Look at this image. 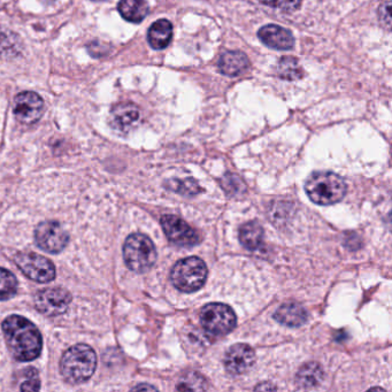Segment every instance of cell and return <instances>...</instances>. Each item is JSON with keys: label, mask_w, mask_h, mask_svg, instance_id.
<instances>
[{"label": "cell", "mask_w": 392, "mask_h": 392, "mask_svg": "<svg viewBox=\"0 0 392 392\" xmlns=\"http://www.w3.org/2000/svg\"><path fill=\"white\" fill-rule=\"evenodd\" d=\"M206 264L198 257L179 260L173 268L170 279L176 289L183 293H195L202 289L207 280Z\"/></svg>", "instance_id": "5b68a950"}, {"label": "cell", "mask_w": 392, "mask_h": 392, "mask_svg": "<svg viewBox=\"0 0 392 392\" xmlns=\"http://www.w3.org/2000/svg\"><path fill=\"white\" fill-rule=\"evenodd\" d=\"M5 341L10 355L19 362H31L41 355L43 340L32 322L26 317L10 315L3 322Z\"/></svg>", "instance_id": "6da1fadb"}, {"label": "cell", "mask_w": 392, "mask_h": 392, "mask_svg": "<svg viewBox=\"0 0 392 392\" xmlns=\"http://www.w3.org/2000/svg\"><path fill=\"white\" fill-rule=\"evenodd\" d=\"M277 72L281 79L286 81H296L303 77L304 72L298 60L291 57H284L281 59L277 67Z\"/></svg>", "instance_id": "44dd1931"}, {"label": "cell", "mask_w": 392, "mask_h": 392, "mask_svg": "<svg viewBox=\"0 0 392 392\" xmlns=\"http://www.w3.org/2000/svg\"><path fill=\"white\" fill-rule=\"evenodd\" d=\"M250 62L246 55L241 51H228L221 55L219 70L228 76H238L248 69Z\"/></svg>", "instance_id": "9a60e30c"}, {"label": "cell", "mask_w": 392, "mask_h": 392, "mask_svg": "<svg viewBox=\"0 0 392 392\" xmlns=\"http://www.w3.org/2000/svg\"><path fill=\"white\" fill-rule=\"evenodd\" d=\"M157 248L153 242L141 234H133L124 245V258L128 268L135 273H146L157 262Z\"/></svg>", "instance_id": "277c9868"}, {"label": "cell", "mask_w": 392, "mask_h": 392, "mask_svg": "<svg viewBox=\"0 0 392 392\" xmlns=\"http://www.w3.org/2000/svg\"><path fill=\"white\" fill-rule=\"evenodd\" d=\"M35 238L38 246L48 253H59L68 243V235L63 228L53 221H45L35 231Z\"/></svg>", "instance_id": "9c48e42d"}, {"label": "cell", "mask_w": 392, "mask_h": 392, "mask_svg": "<svg viewBox=\"0 0 392 392\" xmlns=\"http://www.w3.org/2000/svg\"><path fill=\"white\" fill-rule=\"evenodd\" d=\"M322 380H324V371L320 365H317L315 362L304 365L297 373V384L304 389L315 388L322 382Z\"/></svg>", "instance_id": "d6986e66"}, {"label": "cell", "mask_w": 392, "mask_h": 392, "mask_svg": "<svg viewBox=\"0 0 392 392\" xmlns=\"http://www.w3.org/2000/svg\"><path fill=\"white\" fill-rule=\"evenodd\" d=\"M14 115L24 124L37 122L44 112V101L37 93L27 91L17 95L14 99Z\"/></svg>", "instance_id": "8fae6325"}, {"label": "cell", "mask_w": 392, "mask_h": 392, "mask_svg": "<svg viewBox=\"0 0 392 392\" xmlns=\"http://www.w3.org/2000/svg\"><path fill=\"white\" fill-rule=\"evenodd\" d=\"M239 241L248 250L255 251L260 248L264 241V229L257 221H250L243 224L239 231Z\"/></svg>", "instance_id": "ffe728a7"}, {"label": "cell", "mask_w": 392, "mask_h": 392, "mask_svg": "<svg viewBox=\"0 0 392 392\" xmlns=\"http://www.w3.org/2000/svg\"><path fill=\"white\" fill-rule=\"evenodd\" d=\"M170 184H173V191L181 193L183 196H195L197 193H199L200 186L195 179H174Z\"/></svg>", "instance_id": "603a6c76"}, {"label": "cell", "mask_w": 392, "mask_h": 392, "mask_svg": "<svg viewBox=\"0 0 392 392\" xmlns=\"http://www.w3.org/2000/svg\"><path fill=\"white\" fill-rule=\"evenodd\" d=\"M17 291V277L7 269L0 267V300H8Z\"/></svg>", "instance_id": "7402d4cb"}, {"label": "cell", "mask_w": 392, "mask_h": 392, "mask_svg": "<svg viewBox=\"0 0 392 392\" xmlns=\"http://www.w3.org/2000/svg\"><path fill=\"white\" fill-rule=\"evenodd\" d=\"M173 26L168 20H158L148 29V44L155 50H162L172 41Z\"/></svg>", "instance_id": "e0dca14e"}, {"label": "cell", "mask_w": 392, "mask_h": 392, "mask_svg": "<svg viewBox=\"0 0 392 392\" xmlns=\"http://www.w3.org/2000/svg\"><path fill=\"white\" fill-rule=\"evenodd\" d=\"M197 383L205 382L203 381V378L200 375H191L186 376V379H183L177 386V390H182V391H193V390H205L207 386H202V384H197Z\"/></svg>", "instance_id": "d4e9b609"}, {"label": "cell", "mask_w": 392, "mask_h": 392, "mask_svg": "<svg viewBox=\"0 0 392 392\" xmlns=\"http://www.w3.org/2000/svg\"><path fill=\"white\" fill-rule=\"evenodd\" d=\"M258 36L266 46L280 51L291 50L295 45L293 34L286 30V28L280 27L276 24H268L262 27L259 30Z\"/></svg>", "instance_id": "4fadbf2b"}, {"label": "cell", "mask_w": 392, "mask_h": 392, "mask_svg": "<svg viewBox=\"0 0 392 392\" xmlns=\"http://www.w3.org/2000/svg\"><path fill=\"white\" fill-rule=\"evenodd\" d=\"M72 302V296L62 288H48L39 290L35 296V305L41 314L57 317L65 313Z\"/></svg>", "instance_id": "ba28073f"}, {"label": "cell", "mask_w": 392, "mask_h": 392, "mask_svg": "<svg viewBox=\"0 0 392 392\" xmlns=\"http://www.w3.org/2000/svg\"><path fill=\"white\" fill-rule=\"evenodd\" d=\"M274 317L277 322L288 327H300L306 322L308 314L303 305L291 302L280 306Z\"/></svg>", "instance_id": "5bb4252c"}, {"label": "cell", "mask_w": 392, "mask_h": 392, "mask_svg": "<svg viewBox=\"0 0 392 392\" xmlns=\"http://www.w3.org/2000/svg\"><path fill=\"white\" fill-rule=\"evenodd\" d=\"M162 229L169 241L179 246H195L200 242L198 231L190 227L186 221L175 215H164L161 217Z\"/></svg>", "instance_id": "30bf717a"}, {"label": "cell", "mask_w": 392, "mask_h": 392, "mask_svg": "<svg viewBox=\"0 0 392 392\" xmlns=\"http://www.w3.org/2000/svg\"><path fill=\"white\" fill-rule=\"evenodd\" d=\"M134 390H155V388L151 386H136Z\"/></svg>", "instance_id": "4316f807"}, {"label": "cell", "mask_w": 392, "mask_h": 392, "mask_svg": "<svg viewBox=\"0 0 392 392\" xmlns=\"http://www.w3.org/2000/svg\"><path fill=\"white\" fill-rule=\"evenodd\" d=\"M200 322L208 334L224 336L234 331L237 320L231 307L224 304L212 303L203 307Z\"/></svg>", "instance_id": "8992f818"}, {"label": "cell", "mask_w": 392, "mask_h": 392, "mask_svg": "<svg viewBox=\"0 0 392 392\" xmlns=\"http://www.w3.org/2000/svg\"><path fill=\"white\" fill-rule=\"evenodd\" d=\"M255 351L246 344H235L224 357V367L231 375H241L248 372L255 364Z\"/></svg>", "instance_id": "7c38bea8"}, {"label": "cell", "mask_w": 392, "mask_h": 392, "mask_svg": "<svg viewBox=\"0 0 392 392\" xmlns=\"http://www.w3.org/2000/svg\"><path fill=\"white\" fill-rule=\"evenodd\" d=\"M15 264L21 272L32 281L48 283L55 280V265L45 257L35 253H21L15 257Z\"/></svg>", "instance_id": "52a82bcc"}, {"label": "cell", "mask_w": 392, "mask_h": 392, "mask_svg": "<svg viewBox=\"0 0 392 392\" xmlns=\"http://www.w3.org/2000/svg\"><path fill=\"white\" fill-rule=\"evenodd\" d=\"M139 119V110L134 104H119L112 110V124L119 130H128Z\"/></svg>", "instance_id": "2e32d148"}, {"label": "cell", "mask_w": 392, "mask_h": 392, "mask_svg": "<svg viewBox=\"0 0 392 392\" xmlns=\"http://www.w3.org/2000/svg\"><path fill=\"white\" fill-rule=\"evenodd\" d=\"M117 10L124 20L139 23L148 17V5L145 0H121Z\"/></svg>", "instance_id": "ac0fdd59"}, {"label": "cell", "mask_w": 392, "mask_h": 392, "mask_svg": "<svg viewBox=\"0 0 392 392\" xmlns=\"http://www.w3.org/2000/svg\"><path fill=\"white\" fill-rule=\"evenodd\" d=\"M305 191L317 205H334L346 193V184L341 176L331 172H315L307 179Z\"/></svg>", "instance_id": "3957f363"}, {"label": "cell", "mask_w": 392, "mask_h": 392, "mask_svg": "<svg viewBox=\"0 0 392 392\" xmlns=\"http://www.w3.org/2000/svg\"><path fill=\"white\" fill-rule=\"evenodd\" d=\"M260 1L267 6L286 12V13H291L298 10L302 3V0H260Z\"/></svg>", "instance_id": "cb8c5ba5"}, {"label": "cell", "mask_w": 392, "mask_h": 392, "mask_svg": "<svg viewBox=\"0 0 392 392\" xmlns=\"http://www.w3.org/2000/svg\"><path fill=\"white\" fill-rule=\"evenodd\" d=\"M97 367V355L88 345L79 344L68 349L62 355L60 371L63 379L72 384L86 382Z\"/></svg>", "instance_id": "7a4b0ae2"}, {"label": "cell", "mask_w": 392, "mask_h": 392, "mask_svg": "<svg viewBox=\"0 0 392 392\" xmlns=\"http://www.w3.org/2000/svg\"><path fill=\"white\" fill-rule=\"evenodd\" d=\"M29 376V380H27L26 382L21 386V390L22 391H37L39 389V380L37 378V372L32 369V374H30Z\"/></svg>", "instance_id": "484cf974"}]
</instances>
